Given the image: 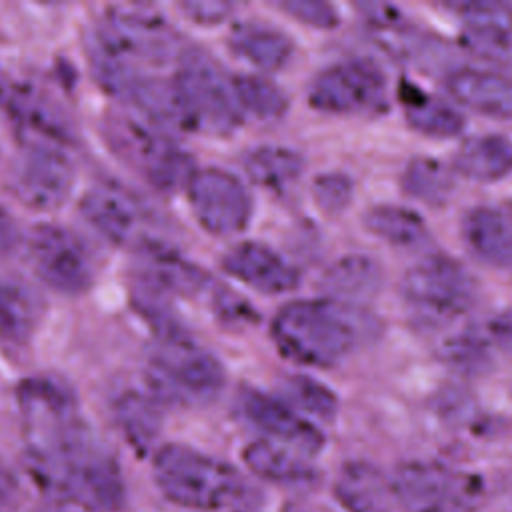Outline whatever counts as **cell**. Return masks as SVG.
<instances>
[{
    "label": "cell",
    "instance_id": "obj_1",
    "mask_svg": "<svg viewBox=\"0 0 512 512\" xmlns=\"http://www.w3.org/2000/svg\"><path fill=\"white\" fill-rule=\"evenodd\" d=\"M26 470L44 492L76 510L118 512L124 506L120 466L88 424L46 444L26 446Z\"/></svg>",
    "mask_w": 512,
    "mask_h": 512
},
{
    "label": "cell",
    "instance_id": "obj_2",
    "mask_svg": "<svg viewBox=\"0 0 512 512\" xmlns=\"http://www.w3.org/2000/svg\"><path fill=\"white\" fill-rule=\"evenodd\" d=\"M184 56L176 28L148 4H118L106 10L88 42L98 82L122 96L140 76Z\"/></svg>",
    "mask_w": 512,
    "mask_h": 512
},
{
    "label": "cell",
    "instance_id": "obj_3",
    "mask_svg": "<svg viewBox=\"0 0 512 512\" xmlns=\"http://www.w3.org/2000/svg\"><path fill=\"white\" fill-rule=\"evenodd\" d=\"M154 482L174 504L200 512H246L256 492L230 464L184 444L154 452Z\"/></svg>",
    "mask_w": 512,
    "mask_h": 512
},
{
    "label": "cell",
    "instance_id": "obj_4",
    "mask_svg": "<svg viewBox=\"0 0 512 512\" xmlns=\"http://www.w3.org/2000/svg\"><path fill=\"white\" fill-rule=\"evenodd\" d=\"M272 338L296 364L328 368L338 364L356 342L350 312L328 300H296L272 320Z\"/></svg>",
    "mask_w": 512,
    "mask_h": 512
},
{
    "label": "cell",
    "instance_id": "obj_5",
    "mask_svg": "<svg viewBox=\"0 0 512 512\" xmlns=\"http://www.w3.org/2000/svg\"><path fill=\"white\" fill-rule=\"evenodd\" d=\"M146 386L160 404L204 406L224 388V368L188 336L170 332L150 356Z\"/></svg>",
    "mask_w": 512,
    "mask_h": 512
},
{
    "label": "cell",
    "instance_id": "obj_6",
    "mask_svg": "<svg viewBox=\"0 0 512 512\" xmlns=\"http://www.w3.org/2000/svg\"><path fill=\"white\" fill-rule=\"evenodd\" d=\"M104 134L120 160L156 190L184 188L194 172L190 156L172 140L170 132L132 110L110 114Z\"/></svg>",
    "mask_w": 512,
    "mask_h": 512
},
{
    "label": "cell",
    "instance_id": "obj_7",
    "mask_svg": "<svg viewBox=\"0 0 512 512\" xmlns=\"http://www.w3.org/2000/svg\"><path fill=\"white\" fill-rule=\"evenodd\" d=\"M172 78L184 130L224 136L240 126L244 116L236 102L232 78L208 56L200 52L184 54Z\"/></svg>",
    "mask_w": 512,
    "mask_h": 512
},
{
    "label": "cell",
    "instance_id": "obj_8",
    "mask_svg": "<svg viewBox=\"0 0 512 512\" xmlns=\"http://www.w3.org/2000/svg\"><path fill=\"white\" fill-rule=\"evenodd\" d=\"M390 484L404 512H476L484 498L480 476L436 462H406Z\"/></svg>",
    "mask_w": 512,
    "mask_h": 512
},
{
    "label": "cell",
    "instance_id": "obj_9",
    "mask_svg": "<svg viewBox=\"0 0 512 512\" xmlns=\"http://www.w3.org/2000/svg\"><path fill=\"white\" fill-rule=\"evenodd\" d=\"M402 294L420 320L440 324L472 306L476 282L458 260L432 254L408 268Z\"/></svg>",
    "mask_w": 512,
    "mask_h": 512
},
{
    "label": "cell",
    "instance_id": "obj_10",
    "mask_svg": "<svg viewBox=\"0 0 512 512\" xmlns=\"http://www.w3.org/2000/svg\"><path fill=\"white\" fill-rule=\"evenodd\" d=\"M26 254L34 274L56 292L68 296L82 294L94 282V254L90 246L66 226H34L26 240Z\"/></svg>",
    "mask_w": 512,
    "mask_h": 512
},
{
    "label": "cell",
    "instance_id": "obj_11",
    "mask_svg": "<svg viewBox=\"0 0 512 512\" xmlns=\"http://www.w3.org/2000/svg\"><path fill=\"white\" fill-rule=\"evenodd\" d=\"M386 98V74L362 58L324 68L308 88L310 106L328 114H376Z\"/></svg>",
    "mask_w": 512,
    "mask_h": 512
},
{
    "label": "cell",
    "instance_id": "obj_12",
    "mask_svg": "<svg viewBox=\"0 0 512 512\" xmlns=\"http://www.w3.org/2000/svg\"><path fill=\"white\" fill-rule=\"evenodd\" d=\"M74 186L68 146L24 142L10 174L12 194L32 210L60 208Z\"/></svg>",
    "mask_w": 512,
    "mask_h": 512
},
{
    "label": "cell",
    "instance_id": "obj_13",
    "mask_svg": "<svg viewBox=\"0 0 512 512\" xmlns=\"http://www.w3.org/2000/svg\"><path fill=\"white\" fill-rule=\"evenodd\" d=\"M186 196L196 222L216 236L242 232L252 216V200L244 182L222 168L194 170Z\"/></svg>",
    "mask_w": 512,
    "mask_h": 512
},
{
    "label": "cell",
    "instance_id": "obj_14",
    "mask_svg": "<svg viewBox=\"0 0 512 512\" xmlns=\"http://www.w3.org/2000/svg\"><path fill=\"white\" fill-rule=\"evenodd\" d=\"M84 220L108 242L118 246H134L136 250L152 236L146 232V216L138 202L120 188L94 186L80 200Z\"/></svg>",
    "mask_w": 512,
    "mask_h": 512
},
{
    "label": "cell",
    "instance_id": "obj_15",
    "mask_svg": "<svg viewBox=\"0 0 512 512\" xmlns=\"http://www.w3.org/2000/svg\"><path fill=\"white\" fill-rule=\"evenodd\" d=\"M240 410L254 428L266 434V440L302 454H316L324 446V434L284 400L248 388L240 396Z\"/></svg>",
    "mask_w": 512,
    "mask_h": 512
},
{
    "label": "cell",
    "instance_id": "obj_16",
    "mask_svg": "<svg viewBox=\"0 0 512 512\" xmlns=\"http://www.w3.org/2000/svg\"><path fill=\"white\" fill-rule=\"evenodd\" d=\"M224 270L238 282L262 294H282L298 286V270L268 244L246 240L226 250Z\"/></svg>",
    "mask_w": 512,
    "mask_h": 512
},
{
    "label": "cell",
    "instance_id": "obj_17",
    "mask_svg": "<svg viewBox=\"0 0 512 512\" xmlns=\"http://www.w3.org/2000/svg\"><path fill=\"white\" fill-rule=\"evenodd\" d=\"M4 108L16 124L24 142H46L70 146V124L60 108L40 90L26 84L10 86L2 92Z\"/></svg>",
    "mask_w": 512,
    "mask_h": 512
},
{
    "label": "cell",
    "instance_id": "obj_18",
    "mask_svg": "<svg viewBox=\"0 0 512 512\" xmlns=\"http://www.w3.org/2000/svg\"><path fill=\"white\" fill-rule=\"evenodd\" d=\"M138 274L150 294L190 296L206 284V274L198 266L158 240L138 248Z\"/></svg>",
    "mask_w": 512,
    "mask_h": 512
},
{
    "label": "cell",
    "instance_id": "obj_19",
    "mask_svg": "<svg viewBox=\"0 0 512 512\" xmlns=\"http://www.w3.org/2000/svg\"><path fill=\"white\" fill-rule=\"evenodd\" d=\"M446 88L452 98L488 118H512V78L482 70L458 68L448 74Z\"/></svg>",
    "mask_w": 512,
    "mask_h": 512
},
{
    "label": "cell",
    "instance_id": "obj_20",
    "mask_svg": "<svg viewBox=\"0 0 512 512\" xmlns=\"http://www.w3.org/2000/svg\"><path fill=\"white\" fill-rule=\"evenodd\" d=\"M462 234L480 260L498 268H512V208H472L464 216Z\"/></svg>",
    "mask_w": 512,
    "mask_h": 512
},
{
    "label": "cell",
    "instance_id": "obj_21",
    "mask_svg": "<svg viewBox=\"0 0 512 512\" xmlns=\"http://www.w3.org/2000/svg\"><path fill=\"white\" fill-rule=\"evenodd\" d=\"M334 494L346 512H392V484L368 462H348L338 472Z\"/></svg>",
    "mask_w": 512,
    "mask_h": 512
},
{
    "label": "cell",
    "instance_id": "obj_22",
    "mask_svg": "<svg viewBox=\"0 0 512 512\" xmlns=\"http://www.w3.org/2000/svg\"><path fill=\"white\" fill-rule=\"evenodd\" d=\"M44 316V298L24 280L0 278V338L26 344Z\"/></svg>",
    "mask_w": 512,
    "mask_h": 512
},
{
    "label": "cell",
    "instance_id": "obj_23",
    "mask_svg": "<svg viewBox=\"0 0 512 512\" xmlns=\"http://www.w3.org/2000/svg\"><path fill=\"white\" fill-rule=\"evenodd\" d=\"M230 50L262 72H274L288 64L294 52L292 40L278 28L262 22H240L228 36Z\"/></svg>",
    "mask_w": 512,
    "mask_h": 512
},
{
    "label": "cell",
    "instance_id": "obj_24",
    "mask_svg": "<svg viewBox=\"0 0 512 512\" xmlns=\"http://www.w3.org/2000/svg\"><path fill=\"white\" fill-rule=\"evenodd\" d=\"M382 284V268L364 254L336 260L322 276V288L344 304H362L374 298Z\"/></svg>",
    "mask_w": 512,
    "mask_h": 512
},
{
    "label": "cell",
    "instance_id": "obj_25",
    "mask_svg": "<svg viewBox=\"0 0 512 512\" xmlns=\"http://www.w3.org/2000/svg\"><path fill=\"white\" fill-rule=\"evenodd\" d=\"M242 456L256 476L274 484L296 486L314 478V468L304 460L302 452L266 438L250 442Z\"/></svg>",
    "mask_w": 512,
    "mask_h": 512
},
{
    "label": "cell",
    "instance_id": "obj_26",
    "mask_svg": "<svg viewBox=\"0 0 512 512\" xmlns=\"http://www.w3.org/2000/svg\"><path fill=\"white\" fill-rule=\"evenodd\" d=\"M454 168L470 180H500L512 170V144L496 134L468 138L454 154Z\"/></svg>",
    "mask_w": 512,
    "mask_h": 512
},
{
    "label": "cell",
    "instance_id": "obj_27",
    "mask_svg": "<svg viewBox=\"0 0 512 512\" xmlns=\"http://www.w3.org/2000/svg\"><path fill=\"white\" fill-rule=\"evenodd\" d=\"M114 414L126 440L140 452L148 450L160 432V402L146 390H126L116 398Z\"/></svg>",
    "mask_w": 512,
    "mask_h": 512
},
{
    "label": "cell",
    "instance_id": "obj_28",
    "mask_svg": "<svg viewBox=\"0 0 512 512\" xmlns=\"http://www.w3.org/2000/svg\"><path fill=\"white\" fill-rule=\"evenodd\" d=\"M364 224L374 236L400 248H416L428 238L424 218L418 212L396 204L370 208L364 216Z\"/></svg>",
    "mask_w": 512,
    "mask_h": 512
},
{
    "label": "cell",
    "instance_id": "obj_29",
    "mask_svg": "<svg viewBox=\"0 0 512 512\" xmlns=\"http://www.w3.org/2000/svg\"><path fill=\"white\" fill-rule=\"evenodd\" d=\"M244 168L258 186L268 190H284L298 180L304 160L300 154L284 146H260L246 156Z\"/></svg>",
    "mask_w": 512,
    "mask_h": 512
},
{
    "label": "cell",
    "instance_id": "obj_30",
    "mask_svg": "<svg viewBox=\"0 0 512 512\" xmlns=\"http://www.w3.org/2000/svg\"><path fill=\"white\" fill-rule=\"evenodd\" d=\"M402 186L412 198L430 206H440L454 190V176L438 158L416 156L404 168Z\"/></svg>",
    "mask_w": 512,
    "mask_h": 512
},
{
    "label": "cell",
    "instance_id": "obj_31",
    "mask_svg": "<svg viewBox=\"0 0 512 512\" xmlns=\"http://www.w3.org/2000/svg\"><path fill=\"white\" fill-rule=\"evenodd\" d=\"M232 86L242 116L268 122L280 118L288 108L286 94L264 76L240 74L232 78Z\"/></svg>",
    "mask_w": 512,
    "mask_h": 512
},
{
    "label": "cell",
    "instance_id": "obj_32",
    "mask_svg": "<svg viewBox=\"0 0 512 512\" xmlns=\"http://www.w3.org/2000/svg\"><path fill=\"white\" fill-rule=\"evenodd\" d=\"M404 104H406L408 124L422 134L448 138V136L460 134L464 126V118L456 108H452L440 98L422 94L420 90L408 96Z\"/></svg>",
    "mask_w": 512,
    "mask_h": 512
},
{
    "label": "cell",
    "instance_id": "obj_33",
    "mask_svg": "<svg viewBox=\"0 0 512 512\" xmlns=\"http://www.w3.org/2000/svg\"><path fill=\"white\" fill-rule=\"evenodd\" d=\"M286 396L294 406H298L302 412L316 416L320 420H332L338 410V400L330 388H326L322 382L304 376L294 374L286 378L284 382Z\"/></svg>",
    "mask_w": 512,
    "mask_h": 512
},
{
    "label": "cell",
    "instance_id": "obj_34",
    "mask_svg": "<svg viewBox=\"0 0 512 512\" xmlns=\"http://www.w3.org/2000/svg\"><path fill=\"white\" fill-rule=\"evenodd\" d=\"M442 354L450 366L462 372L478 374L490 368L492 364L488 340L482 334L472 330L456 334L452 340H448L442 348Z\"/></svg>",
    "mask_w": 512,
    "mask_h": 512
},
{
    "label": "cell",
    "instance_id": "obj_35",
    "mask_svg": "<svg viewBox=\"0 0 512 512\" xmlns=\"http://www.w3.org/2000/svg\"><path fill=\"white\" fill-rule=\"evenodd\" d=\"M464 22L466 28H486L512 32V6L492 0H458L446 4Z\"/></svg>",
    "mask_w": 512,
    "mask_h": 512
},
{
    "label": "cell",
    "instance_id": "obj_36",
    "mask_svg": "<svg viewBox=\"0 0 512 512\" xmlns=\"http://www.w3.org/2000/svg\"><path fill=\"white\" fill-rule=\"evenodd\" d=\"M282 12L294 20L312 28H334L338 24V12L332 4L320 0H284L276 4Z\"/></svg>",
    "mask_w": 512,
    "mask_h": 512
},
{
    "label": "cell",
    "instance_id": "obj_37",
    "mask_svg": "<svg viewBox=\"0 0 512 512\" xmlns=\"http://www.w3.org/2000/svg\"><path fill=\"white\" fill-rule=\"evenodd\" d=\"M352 198V182L344 174H322L314 182V200L324 212H340Z\"/></svg>",
    "mask_w": 512,
    "mask_h": 512
},
{
    "label": "cell",
    "instance_id": "obj_38",
    "mask_svg": "<svg viewBox=\"0 0 512 512\" xmlns=\"http://www.w3.org/2000/svg\"><path fill=\"white\" fill-rule=\"evenodd\" d=\"M180 10L186 14V18H190L196 24H218V22H224L234 12V4L196 0V2H182Z\"/></svg>",
    "mask_w": 512,
    "mask_h": 512
},
{
    "label": "cell",
    "instance_id": "obj_39",
    "mask_svg": "<svg viewBox=\"0 0 512 512\" xmlns=\"http://www.w3.org/2000/svg\"><path fill=\"white\" fill-rule=\"evenodd\" d=\"M18 242H20V230L16 226V220L0 204V262L12 256V252L18 248Z\"/></svg>",
    "mask_w": 512,
    "mask_h": 512
},
{
    "label": "cell",
    "instance_id": "obj_40",
    "mask_svg": "<svg viewBox=\"0 0 512 512\" xmlns=\"http://www.w3.org/2000/svg\"><path fill=\"white\" fill-rule=\"evenodd\" d=\"M18 496V478L0 456V510L10 506Z\"/></svg>",
    "mask_w": 512,
    "mask_h": 512
},
{
    "label": "cell",
    "instance_id": "obj_41",
    "mask_svg": "<svg viewBox=\"0 0 512 512\" xmlns=\"http://www.w3.org/2000/svg\"><path fill=\"white\" fill-rule=\"evenodd\" d=\"M492 340L506 352H512V312H506L490 324Z\"/></svg>",
    "mask_w": 512,
    "mask_h": 512
},
{
    "label": "cell",
    "instance_id": "obj_42",
    "mask_svg": "<svg viewBox=\"0 0 512 512\" xmlns=\"http://www.w3.org/2000/svg\"><path fill=\"white\" fill-rule=\"evenodd\" d=\"M34 512H78V510H76V508H72V506H68V504H60V502H56V504L40 506V508H36Z\"/></svg>",
    "mask_w": 512,
    "mask_h": 512
}]
</instances>
